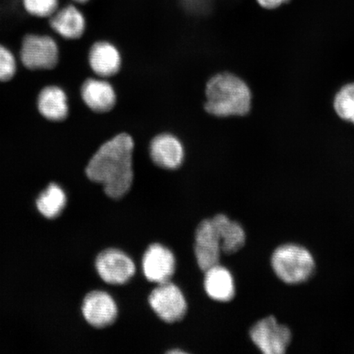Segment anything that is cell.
I'll list each match as a JSON object with an SVG mask.
<instances>
[{
    "mask_svg": "<svg viewBox=\"0 0 354 354\" xmlns=\"http://www.w3.org/2000/svg\"><path fill=\"white\" fill-rule=\"evenodd\" d=\"M134 145L131 136L122 133L102 145L88 162V178L103 185L110 198H120L131 187Z\"/></svg>",
    "mask_w": 354,
    "mask_h": 354,
    "instance_id": "6da1fadb",
    "label": "cell"
},
{
    "mask_svg": "<svg viewBox=\"0 0 354 354\" xmlns=\"http://www.w3.org/2000/svg\"><path fill=\"white\" fill-rule=\"evenodd\" d=\"M205 110L218 118L243 117L250 112L252 92L243 79L233 73L215 75L205 88Z\"/></svg>",
    "mask_w": 354,
    "mask_h": 354,
    "instance_id": "7a4b0ae2",
    "label": "cell"
},
{
    "mask_svg": "<svg viewBox=\"0 0 354 354\" xmlns=\"http://www.w3.org/2000/svg\"><path fill=\"white\" fill-rule=\"evenodd\" d=\"M271 263L276 275L289 285L307 281L315 272V261L311 253L295 243L278 247L273 252Z\"/></svg>",
    "mask_w": 354,
    "mask_h": 354,
    "instance_id": "3957f363",
    "label": "cell"
},
{
    "mask_svg": "<svg viewBox=\"0 0 354 354\" xmlns=\"http://www.w3.org/2000/svg\"><path fill=\"white\" fill-rule=\"evenodd\" d=\"M21 59L30 70L53 69L59 62V48L48 35H26L22 41Z\"/></svg>",
    "mask_w": 354,
    "mask_h": 354,
    "instance_id": "277c9868",
    "label": "cell"
},
{
    "mask_svg": "<svg viewBox=\"0 0 354 354\" xmlns=\"http://www.w3.org/2000/svg\"><path fill=\"white\" fill-rule=\"evenodd\" d=\"M252 342L266 354L286 353L291 342L289 327L280 324L274 317H268L256 322L250 332Z\"/></svg>",
    "mask_w": 354,
    "mask_h": 354,
    "instance_id": "5b68a950",
    "label": "cell"
},
{
    "mask_svg": "<svg viewBox=\"0 0 354 354\" xmlns=\"http://www.w3.org/2000/svg\"><path fill=\"white\" fill-rule=\"evenodd\" d=\"M150 306L162 321L179 322L187 313V304L178 287L167 281L159 284L149 295Z\"/></svg>",
    "mask_w": 354,
    "mask_h": 354,
    "instance_id": "8992f818",
    "label": "cell"
},
{
    "mask_svg": "<svg viewBox=\"0 0 354 354\" xmlns=\"http://www.w3.org/2000/svg\"><path fill=\"white\" fill-rule=\"evenodd\" d=\"M95 267L102 280L112 285L125 284L134 276L133 261L123 252L109 249L97 257Z\"/></svg>",
    "mask_w": 354,
    "mask_h": 354,
    "instance_id": "52a82bcc",
    "label": "cell"
},
{
    "mask_svg": "<svg viewBox=\"0 0 354 354\" xmlns=\"http://www.w3.org/2000/svg\"><path fill=\"white\" fill-rule=\"evenodd\" d=\"M221 241L212 219L201 221L196 233V253L197 263L203 272L219 264Z\"/></svg>",
    "mask_w": 354,
    "mask_h": 354,
    "instance_id": "ba28073f",
    "label": "cell"
},
{
    "mask_svg": "<svg viewBox=\"0 0 354 354\" xmlns=\"http://www.w3.org/2000/svg\"><path fill=\"white\" fill-rule=\"evenodd\" d=\"M48 20L55 33L66 39H77L86 32L87 20L81 6L69 2L61 6Z\"/></svg>",
    "mask_w": 354,
    "mask_h": 354,
    "instance_id": "9c48e42d",
    "label": "cell"
},
{
    "mask_svg": "<svg viewBox=\"0 0 354 354\" xmlns=\"http://www.w3.org/2000/svg\"><path fill=\"white\" fill-rule=\"evenodd\" d=\"M82 313L88 324L96 328H104L116 320L118 308L109 294L95 290L88 294L84 299Z\"/></svg>",
    "mask_w": 354,
    "mask_h": 354,
    "instance_id": "30bf717a",
    "label": "cell"
},
{
    "mask_svg": "<svg viewBox=\"0 0 354 354\" xmlns=\"http://www.w3.org/2000/svg\"><path fill=\"white\" fill-rule=\"evenodd\" d=\"M176 261L174 254L166 247L153 243L145 252L143 259V271L147 280L151 282L165 283L174 275Z\"/></svg>",
    "mask_w": 354,
    "mask_h": 354,
    "instance_id": "8fae6325",
    "label": "cell"
},
{
    "mask_svg": "<svg viewBox=\"0 0 354 354\" xmlns=\"http://www.w3.org/2000/svg\"><path fill=\"white\" fill-rule=\"evenodd\" d=\"M150 156L157 166L168 170L176 169L183 162V145L176 136L161 134L154 137L150 144Z\"/></svg>",
    "mask_w": 354,
    "mask_h": 354,
    "instance_id": "7c38bea8",
    "label": "cell"
},
{
    "mask_svg": "<svg viewBox=\"0 0 354 354\" xmlns=\"http://www.w3.org/2000/svg\"><path fill=\"white\" fill-rule=\"evenodd\" d=\"M81 93L87 107L95 113H107L116 104L113 87L103 79H88L83 84Z\"/></svg>",
    "mask_w": 354,
    "mask_h": 354,
    "instance_id": "4fadbf2b",
    "label": "cell"
},
{
    "mask_svg": "<svg viewBox=\"0 0 354 354\" xmlns=\"http://www.w3.org/2000/svg\"><path fill=\"white\" fill-rule=\"evenodd\" d=\"M88 64L97 76L109 77L120 70L122 57L118 48L108 41L93 44L88 53Z\"/></svg>",
    "mask_w": 354,
    "mask_h": 354,
    "instance_id": "5bb4252c",
    "label": "cell"
},
{
    "mask_svg": "<svg viewBox=\"0 0 354 354\" xmlns=\"http://www.w3.org/2000/svg\"><path fill=\"white\" fill-rule=\"evenodd\" d=\"M205 287L207 295L219 302H229L236 295L232 273L219 264L205 272Z\"/></svg>",
    "mask_w": 354,
    "mask_h": 354,
    "instance_id": "9a60e30c",
    "label": "cell"
},
{
    "mask_svg": "<svg viewBox=\"0 0 354 354\" xmlns=\"http://www.w3.org/2000/svg\"><path fill=\"white\" fill-rule=\"evenodd\" d=\"M212 221L220 239L221 251L233 254L242 249L246 241V234L240 223L224 214L216 215Z\"/></svg>",
    "mask_w": 354,
    "mask_h": 354,
    "instance_id": "2e32d148",
    "label": "cell"
},
{
    "mask_svg": "<svg viewBox=\"0 0 354 354\" xmlns=\"http://www.w3.org/2000/svg\"><path fill=\"white\" fill-rule=\"evenodd\" d=\"M39 113L48 120L61 122L68 117V98L63 90L57 86H48L39 95Z\"/></svg>",
    "mask_w": 354,
    "mask_h": 354,
    "instance_id": "e0dca14e",
    "label": "cell"
},
{
    "mask_svg": "<svg viewBox=\"0 0 354 354\" xmlns=\"http://www.w3.org/2000/svg\"><path fill=\"white\" fill-rule=\"evenodd\" d=\"M66 194L59 185L53 183L41 194L37 202L38 210L47 218H55L64 210Z\"/></svg>",
    "mask_w": 354,
    "mask_h": 354,
    "instance_id": "ac0fdd59",
    "label": "cell"
},
{
    "mask_svg": "<svg viewBox=\"0 0 354 354\" xmlns=\"http://www.w3.org/2000/svg\"><path fill=\"white\" fill-rule=\"evenodd\" d=\"M333 107L340 119L354 125V82L339 88L335 95Z\"/></svg>",
    "mask_w": 354,
    "mask_h": 354,
    "instance_id": "d6986e66",
    "label": "cell"
},
{
    "mask_svg": "<svg viewBox=\"0 0 354 354\" xmlns=\"http://www.w3.org/2000/svg\"><path fill=\"white\" fill-rule=\"evenodd\" d=\"M26 13L37 19H48L61 6V0H20Z\"/></svg>",
    "mask_w": 354,
    "mask_h": 354,
    "instance_id": "ffe728a7",
    "label": "cell"
},
{
    "mask_svg": "<svg viewBox=\"0 0 354 354\" xmlns=\"http://www.w3.org/2000/svg\"><path fill=\"white\" fill-rule=\"evenodd\" d=\"M16 61L10 50L0 46V82H8L15 76Z\"/></svg>",
    "mask_w": 354,
    "mask_h": 354,
    "instance_id": "44dd1931",
    "label": "cell"
},
{
    "mask_svg": "<svg viewBox=\"0 0 354 354\" xmlns=\"http://www.w3.org/2000/svg\"><path fill=\"white\" fill-rule=\"evenodd\" d=\"M256 1L264 10H275L289 3L290 0H256Z\"/></svg>",
    "mask_w": 354,
    "mask_h": 354,
    "instance_id": "7402d4cb",
    "label": "cell"
},
{
    "mask_svg": "<svg viewBox=\"0 0 354 354\" xmlns=\"http://www.w3.org/2000/svg\"><path fill=\"white\" fill-rule=\"evenodd\" d=\"M94 1V0H69V2L77 4L79 6H86V4Z\"/></svg>",
    "mask_w": 354,
    "mask_h": 354,
    "instance_id": "603a6c76",
    "label": "cell"
}]
</instances>
